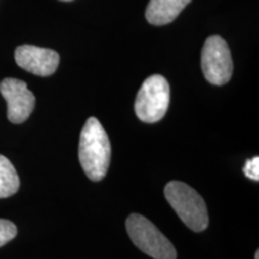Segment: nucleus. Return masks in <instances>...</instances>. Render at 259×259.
Instances as JSON below:
<instances>
[{
  "mask_svg": "<svg viewBox=\"0 0 259 259\" xmlns=\"http://www.w3.org/2000/svg\"><path fill=\"white\" fill-rule=\"evenodd\" d=\"M126 231L132 242L154 259H177V251L157 227L147 218L132 213L126 220Z\"/></svg>",
  "mask_w": 259,
  "mask_h": 259,
  "instance_id": "7ed1b4c3",
  "label": "nucleus"
},
{
  "mask_svg": "<svg viewBox=\"0 0 259 259\" xmlns=\"http://www.w3.org/2000/svg\"><path fill=\"white\" fill-rule=\"evenodd\" d=\"M111 142L101 122L89 118L79 138V162L84 173L92 181H101L111 162Z\"/></svg>",
  "mask_w": 259,
  "mask_h": 259,
  "instance_id": "f257e3e1",
  "label": "nucleus"
},
{
  "mask_svg": "<svg viewBox=\"0 0 259 259\" xmlns=\"http://www.w3.org/2000/svg\"><path fill=\"white\" fill-rule=\"evenodd\" d=\"M190 3L191 0H150L145 17L153 25L171 23Z\"/></svg>",
  "mask_w": 259,
  "mask_h": 259,
  "instance_id": "6e6552de",
  "label": "nucleus"
},
{
  "mask_svg": "<svg viewBox=\"0 0 259 259\" xmlns=\"http://www.w3.org/2000/svg\"><path fill=\"white\" fill-rule=\"evenodd\" d=\"M242 171L248 179L258 181L259 180V157L254 156L252 158H248L245 162V166L242 168Z\"/></svg>",
  "mask_w": 259,
  "mask_h": 259,
  "instance_id": "9b49d317",
  "label": "nucleus"
},
{
  "mask_svg": "<svg viewBox=\"0 0 259 259\" xmlns=\"http://www.w3.org/2000/svg\"><path fill=\"white\" fill-rule=\"evenodd\" d=\"M16 235H17V227L11 221L0 219V247L15 239Z\"/></svg>",
  "mask_w": 259,
  "mask_h": 259,
  "instance_id": "9d476101",
  "label": "nucleus"
},
{
  "mask_svg": "<svg viewBox=\"0 0 259 259\" xmlns=\"http://www.w3.org/2000/svg\"><path fill=\"white\" fill-rule=\"evenodd\" d=\"M15 59L19 67L41 77H48L58 69L60 57L56 51L31 45L16 48Z\"/></svg>",
  "mask_w": 259,
  "mask_h": 259,
  "instance_id": "0eeeda50",
  "label": "nucleus"
},
{
  "mask_svg": "<svg viewBox=\"0 0 259 259\" xmlns=\"http://www.w3.org/2000/svg\"><path fill=\"white\" fill-rule=\"evenodd\" d=\"M164 196L181 221L193 232H203L209 226L206 204L200 194L181 181H170L164 187Z\"/></svg>",
  "mask_w": 259,
  "mask_h": 259,
  "instance_id": "f03ea898",
  "label": "nucleus"
},
{
  "mask_svg": "<svg viewBox=\"0 0 259 259\" xmlns=\"http://www.w3.org/2000/svg\"><path fill=\"white\" fill-rule=\"evenodd\" d=\"M60 2H72V0H60Z\"/></svg>",
  "mask_w": 259,
  "mask_h": 259,
  "instance_id": "ddd939ff",
  "label": "nucleus"
},
{
  "mask_svg": "<svg viewBox=\"0 0 259 259\" xmlns=\"http://www.w3.org/2000/svg\"><path fill=\"white\" fill-rule=\"evenodd\" d=\"M170 90L167 79L161 74L148 77L142 84L135 102L139 120L148 124L160 121L168 111Z\"/></svg>",
  "mask_w": 259,
  "mask_h": 259,
  "instance_id": "20e7f679",
  "label": "nucleus"
},
{
  "mask_svg": "<svg viewBox=\"0 0 259 259\" xmlns=\"http://www.w3.org/2000/svg\"><path fill=\"white\" fill-rule=\"evenodd\" d=\"M19 189V178L15 167L3 155H0V198H8Z\"/></svg>",
  "mask_w": 259,
  "mask_h": 259,
  "instance_id": "1a4fd4ad",
  "label": "nucleus"
},
{
  "mask_svg": "<svg viewBox=\"0 0 259 259\" xmlns=\"http://www.w3.org/2000/svg\"><path fill=\"white\" fill-rule=\"evenodd\" d=\"M254 259H259V251H255V254H254Z\"/></svg>",
  "mask_w": 259,
  "mask_h": 259,
  "instance_id": "f8f14e48",
  "label": "nucleus"
},
{
  "mask_svg": "<svg viewBox=\"0 0 259 259\" xmlns=\"http://www.w3.org/2000/svg\"><path fill=\"white\" fill-rule=\"evenodd\" d=\"M202 70L204 77L213 85L228 83L233 73V60L228 45L219 35L210 36L202 50Z\"/></svg>",
  "mask_w": 259,
  "mask_h": 259,
  "instance_id": "39448f33",
  "label": "nucleus"
},
{
  "mask_svg": "<svg viewBox=\"0 0 259 259\" xmlns=\"http://www.w3.org/2000/svg\"><path fill=\"white\" fill-rule=\"evenodd\" d=\"M0 93L8 103V118L12 124H22L35 107V96L21 79L5 78L0 83Z\"/></svg>",
  "mask_w": 259,
  "mask_h": 259,
  "instance_id": "423d86ee",
  "label": "nucleus"
}]
</instances>
